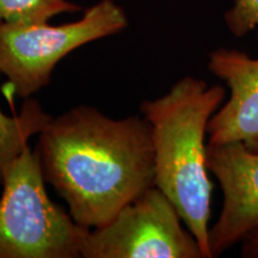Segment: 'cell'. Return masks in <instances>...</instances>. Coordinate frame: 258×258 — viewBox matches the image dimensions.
<instances>
[{
	"label": "cell",
	"instance_id": "1",
	"mask_svg": "<svg viewBox=\"0 0 258 258\" xmlns=\"http://www.w3.org/2000/svg\"><path fill=\"white\" fill-rule=\"evenodd\" d=\"M35 147L46 183L83 227L108 224L154 186V151L146 118H111L88 105L51 117Z\"/></svg>",
	"mask_w": 258,
	"mask_h": 258
},
{
	"label": "cell",
	"instance_id": "2",
	"mask_svg": "<svg viewBox=\"0 0 258 258\" xmlns=\"http://www.w3.org/2000/svg\"><path fill=\"white\" fill-rule=\"evenodd\" d=\"M225 96L224 86L185 77L164 96L140 106L152 134L154 185L173 203L205 258H212L208 235L213 189L206 135Z\"/></svg>",
	"mask_w": 258,
	"mask_h": 258
},
{
	"label": "cell",
	"instance_id": "3",
	"mask_svg": "<svg viewBox=\"0 0 258 258\" xmlns=\"http://www.w3.org/2000/svg\"><path fill=\"white\" fill-rule=\"evenodd\" d=\"M36 151L27 145L2 173L0 258H78L90 231L48 196Z\"/></svg>",
	"mask_w": 258,
	"mask_h": 258
},
{
	"label": "cell",
	"instance_id": "4",
	"mask_svg": "<svg viewBox=\"0 0 258 258\" xmlns=\"http://www.w3.org/2000/svg\"><path fill=\"white\" fill-rule=\"evenodd\" d=\"M127 27V15L115 0H99L78 21L61 25L0 23V73L15 96L31 98L49 84L63 57Z\"/></svg>",
	"mask_w": 258,
	"mask_h": 258
},
{
	"label": "cell",
	"instance_id": "5",
	"mask_svg": "<svg viewBox=\"0 0 258 258\" xmlns=\"http://www.w3.org/2000/svg\"><path fill=\"white\" fill-rule=\"evenodd\" d=\"M178 211L156 185L85 235L83 258H205Z\"/></svg>",
	"mask_w": 258,
	"mask_h": 258
},
{
	"label": "cell",
	"instance_id": "6",
	"mask_svg": "<svg viewBox=\"0 0 258 258\" xmlns=\"http://www.w3.org/2000/svg\"><path fill=\"white\" fill-rule=\"evenodd\" d=\"M207 167L224 194L219 219L209 228V250L219 256L258 226V153L240 143L207 144Z\"/></svg>",
	"mask_w": 258,
	"mask_h": 258
},
{
	"label": "cell",
	"instance_id": "7",
	"mask_svg": "<svg viewBox=\"0 0 258 258\" xmlns=\"http://www.w3.org/2000/svg\"><path fill=\"white\" fill-rule=\"evenodd\" d=\"M208 70L226 83L231 93L209 120L208 145L240 143L258 153V59L220 48L209 54Z\"/></svg>",
	"mask_w": 258,
	"mask_h": 258
},
{
	"label": "cell",
	"instance_id": "8",
	"mask_svg": "<svg viewBox=\"0 0 258 258\" xmlns=\"http://www.w3.org/2000/svg\"><path fill=\"white\" fill-rule=\"evenodd\" d=\"M50 118L40 103L32 98L25 99L21 111L12 116L0 109V183L5 167L22 153L29 140L38 135Z\"/></svg>",
	"mask_w": 258,
	"mask_h": 258
},
{
	"label": "cell",
	"instance_id": "9",
	"mask_svg": "<svg viewBox=\"0 0 258 258\" xmlns=\"http://www.w3.org/2000/svg\"><path fill=\"white\" fill-rule=\"evenodd\" d=\"M82 10L70 0H0V23H48L55 16Z\"/></svg>",
	"mask_w": 258,
	"mask_h": 258
},
{
	"label": "cell",
	"instance_id": "10",
	"mask_svg": "<svg viewBox=\"0 0 258 258\" xmlns=\"http://www.w3.org/2000/svg\"><path fill=\"white\" fill-rule=\"evenodd\" d=\"M225 22L234 36L241 37L258 28V0H235L225 15Z\"/></svg>",
	"mask_w": 258,
	"mask_h": 258
},
{
	"label": "cell",
	"instance_id": "11",
	"mask_svg": "<svg viewBox=\"0 0 258 258\" xmlns=\"http://www.w3.org/2000/svg\"><path fill=\"white\" fill-rule=\"evenodd\" d=\"M241 254L247 258H258V226L246 233L240 240Z\"/></svg>",
	"mask_w": 258,
	"mask_h": 258
}]
</instances>
